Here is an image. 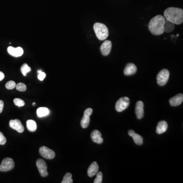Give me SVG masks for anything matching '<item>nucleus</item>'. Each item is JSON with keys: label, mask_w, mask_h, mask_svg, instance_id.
<instances>
[{"label": "nucleus", "mask_w": 183, "mask_h": 183, "mask_svg": "<svg viewBox=\"0 0 183 183\" xmlns=\"http://www.w3.org/2000/svg\"><path fill=\"white\" fill-rule=\"evenodd\" d=\"M165 19L162 15H158L151 20L148 23V30L152 34L156 36L162 35L164 32Z\"/></svg>", "instance_id": "f257e3e1"}, {"label": "nucleus", "mask_w": 183, "mask_h": 183, "mask_svg": "<svg viewBox=\"0 0 183 183\" xmlns=\"http://www.w3.org/2000/svg\"><path fill=\"white\" fill-rule=\"evenodd\" d=\"M165 20L173 23L175 25H181L183 22V10L175 7L167 8L164 12Z\"/></svg>", "instance_id": "f03ea898"}, {"label": "nucleus", "mask_w": 183, "mask_h": 183, "mask_svg": "<svg viewBox=\"0 0 183 183\" xmlns=\"http://www.w3.org/2000/svg\"><path fill=\"white\" fill-rule=\"evenodd\" d=\"M93 28L96 36L100 40H105L108 36V29L103 23H96L94 24Z\"/></svg>", "instance_id": "7ed1b4c3"}, {"label": "nucleus", "mask_w": 183, "mask_h": 183, "mask_svg": "<svg viewBox=\"0 0 183 183\" xmlns=\"http://www.w3.org/2000/svg\"><path fill=\"white\" fill-rule=\"evenodd\" d=\"M169 72L168 70H162L157 75V81L158 84L160 86H164L166 84L169 78Z\"/></svg>", "instance_id": "20e7f679"}, {"label": "nucleus", "mask_w": 183, "mask_h": 183, "mask_svg": "<svg viewBox=\"0 0 183 183\" xmlns=\"http://www.w3.org/2000/svg\"><path fill=\"white\" fill-rule=\"evenodd\" d=\"M14 162L10 158H6L2 161L0 164V172H8L14 167Z\"/></svg>", "instance_id": "39448f33"}, {"label": "nucleus", "mask_w": 183, "mask_h": 183, "mask_svg": "<svg viewBox=\"0 0 183 183\" xmlns=\"http://www.w3.org/2000/svg\"><path fill=\"white\" fill-rule=\"evenodd\" d=\"M130 104V100L128 97H124L119 99L116 102V111L117 112H122L126 109H127Z\"/></svg>", "instance_id": "423d86ee"}, {"label": "nucleus", "mask_w": 183, "mask_h": 183, "mask_svg": "<svg viewBox=\"0 0 183 183\" xmlns=\"http://www.w3.org/2000/svg\"><path fill=\"white\" fill-rule=\"evenodd\" d=\"M36 165L40 174L42 177H46L48 175L47 167L44 160L41 159H39L37 160Z\"/></svg>", "instance_id": "0eeeda50"}, {"label": "nucleus", "mask_w": 183, "mask_h": 183, "mask_svg": "<svg viewBox=\"0 0 183 183\" xmlns=\"http://www.w3.org/2000/svg\"><path fill=\"white\" fill-rule=\"evenodd\" d=\"M92 112L93 109L91 108H88L84 111V114L81 122V126L83 128H87L89 125L90 122V116H91Z\"/></svg>", "instance_id": "6e6552de"}, {"label": "nucleus", "mask_w": 183, "mask_h": 183, "mask_svg": "<svg viewBox=\"0 0 183 183\" xmlns=\"http://www.w3.org/2000/svg\"><path fill=\"white\" fill-rule=\"evenodd\" d=\"M39 153L42 157L47 159H53L55 157V152L45 146L41 147L40 148Z\"/></svg>", "instance_id": "1a4fd4ad"}, {"label": "nucleus", "mask_w": 183, "mask_h": 183, "mask_svg": "<svg viewBox=\"0 0 183 183\" xmlns=\"http://www.w3.org/2000/svg\"><path fill=\"white\" fill-rule=\"evenodd\" d=\"M9 126L11 128L14 129L19 133H23L25 130L23 125L18 119L10 120L9 122Z\"/></svg>", "instance_id": "9d476101"}, {"label": "nucleus", "mask_w": 183, "mask_h": 183, "mask_svg": "<svg viewBox=\"0 0 183 183\" xmlns=\"http://www.w3.org/2000/svg\"><path fill=\"white\" fill-rule=\"evenodd\" d=\"M111 47L112 43L110 40L104 41L100 47V51L102 54L104 56L109 55L111 50Z\"/></svg>", "instance_id": "9b49d317"}, {"label": "nucleus", "mask_w": 183, "mask_h": 183, "mask_svg": "<svg viewBox=\"0 0 183 183\" xmlns=\"http://www.w3.org/2000/svg\"><path fill=\"white\" fill-rule=\"evenodd\" d=\"M7 51L9 53V55L16 58L22 56L23 53V49L20 47H17V48H14L12 46H9L7 48Z\"/></svg>", "instance_id": "f8f14e48"}, {"label": "nucleus", "mask_w": 183, "mask_h": 183, "mask_svg": "<svg viewBox=\"0 0 183 183\" xmlns=\"http://www.w3.org/2000/svg\"><path fill=\"white\" fill-rule=\"evenodd\" d=\"M135 114L137 119H142L144 116V104L142 101H139L135 107Z\"/></svg>", "instance_id": "ddd939ff"}, {"label": "nucleus", "mask_w": 183, "mask_h": 183, "mask_svg": "<svg viewBox=\"0 0 183 183\" xmlns=\"http://www.w3.org/2000/svg\"><path fill=\"white\" fill-rule=\"evenodd\" d=\"M137 72V67L133 63H128L126 66L124 70V73L126 76H130L136 73Z\"/></svg>", "instance_id": "4468645a"}, {"label": "nucleus", "mask_w": 183, "mask_h": 183, "mask_svg": "<svg viewBox=\"0 0 183 183\" xmlns=\"http://www.w3.org/2000/svg\"><path fill=\"white\" fill-rule=\"evenodd\" d=\"M91 137L93 142L97 144H101L103 142V139L101 137V133L99 131L95 130L91 134Z\"/></svg>", "instance_id": "2eb2a0df"}, {"label": "nucleus", "mask_w": 183, "mask_h": 183, "mask_svg": "<svg viewBox=\"0 0 183 183\" xmlns=\"http://www.w3.org/2000/svg\"><path fill=\"white\" fill-rule=\"evenodd\" d=\"M99 170V166L96 161L93 162L87 169V175L89 177H93L97 174Z\"/></svg>", "instance_id": "dca6fc26"}, {"label": "nucleus", "mask_w": 183, "mask_h": 183, "mask_svg": "<svg viewBox=\"0 0 183 183\" xmlns=\"http://www.w3.org/2000/svg\"><path fill=\"white\" fill-rule=\"evenodd\" d=\"M183 95L182 94H178L175 97L172 98L169 100L170 105L172 106H177L180 105L183 102Z\"/></svg>", "instance_id": "f3484780"}, {"label": "nucleus", "mask_w": 183, "mask_h": 183, "mask_svg": "<svg viewBox=\"0 0 183 183\" xmlns=\"http://www.w3.org/2000/svg\"><path fill=\"white\" fill-rule=\"evenodd\" d=\"M168 128V124L165 120H162L159 123L157 128H156V132L159 134L163 133L166 132Z\"/></svg>", "instance_id": "a211bd4d"}, {"label": "nucleus", "mask_w": 183, "mask_h": 183, "mask_svg": "<svg viewBox=\"0 0 183 183\" xmlns=\"http://www.w3.org/2000/svg\"><path fill=\"white\" fill-rule=\"evenodd\" d=\"M50 114V109L47 107H39L37 109V115L38 117H44L48 116Z\"/></svg>", "instance_id": "6ab92c4d"}, {"label": "nucleus", "mask_w": 183, "mask_h": 183, "mask_svg": "<svg viewBox=\"0 0 183 183\" xmlns=\"http://www.w3.org/2000/svg\"><path fill=\"white\" fill-rule=\"evenodd\" d=\"M175 23L169 21L168 20H165V23L164 25V32L166 33H170L173 31L175 29Z\"/></svg>", "instance_id": "aec40b11"}, {"label": "nucleus", "mask_w": 183, "mask_h": 183, "mask_svg": "<svg viewBox=\"0 0 183 183\" xmlns=\"http://www.w3.org/2000/svg\"><path fill=\"white\" fill-rule=\"evenodd\" d=\"M26 127L31 132H35L37 127L36 123L32 120H29L26 121Z\"/></svg>", "instance_id": "412c9836"}, {"label": "nucleus", "mask_w": 183, "mask_h": 183, "mask_svg": "<svg viewBox=\"0 0 183 183\" xmlns=\"http://www.w3.org/2000/svg\"><path fill=\"white\" fill-rule=\"evenodd\" d=\"M134 142L137 145H142L143 144V138L138 134L135 133L132 136Z\"/></svg>", "instance_id": "4be33fe9"}, {"label": "nucleus", "mask_w": 183, "mask_h": 183, "mask_svg": "<svg viewBox=\"0 0 183 183\" xmlns=\"http://www.w3.org/2000/svg\"><path fill=\"white\" fill-rule=\"evenodd\" d=\"M20 70L23 76H26V74L31 71V68L27 64L25 63L22 65L20 68Z\"/></svg>", "instance_id": "5701e85b"}, {"label": "nucleus", "mask_w": 183, "mask_h": 183, "mask_svg": "<svg viewBox=\"0 0 183 183\" xmlns=\"http://www.w3.org/2000/svg\"><path fill=\"white\" fill-rule=\"evenodd\" d=\"M62 183H73V180L72 179V175L70 172H67L65 174L63 178V180L61 182Z\"/></svg>", "instance_id": "b1692460"}, {"label": "nucleus", "mask_w": 183, "mask_h": 183, "mask_svg": "<svg viewBox=\"0 0 183 183\" xmlns=\"http://www.w3.org/2000/svg\"><path fill=\"white\" fill-rule=\"evenodd\" d=\"M15 87H16L17 90L20 91V92H25V91H26V85L24 84L23 83H18L17 85H16Z\"/></svg>", "instance_id": "393cba45"}, {"label": "nucleus", "mask_w": 183, "mask_h": 183, "mask_svg": "<svg viewBox=\"0 0 183 183\" xmlns=\"http://www.w3.org/2000/svg\"><path fill=\"white\" fill-rule=\"evenodd\" d=\"M13 102L14 103L15 105L18 107H22L25 105V102L24 101L20 98H15L13 100Z\"/></svg>", "instance_id": "a878e982"}, {"label": "nucleus", "mask_w": 183, "mask_h": 183, "mask_svg": "<svg viewBox=\"0 0 183 183\" xmlns=\"http://www.w3.org/2000/svg\"><path fill=\"white\" fill-rule=\"evenodd\" d=\"M16 85V83L14 81H10L6 83L5 87L7 89L12 90L15 88Z\"/></svg>", "instance_id": "bb28decb"}, {"label": "nucleus", "mask_w": 183, "mask_h": 183, "mask_svg": "<svg viewBox=\"0 0 183 183\" xmlns=\"http://www.w3.org/2000/svg\"><path fill=\"white\" fill-rule=\"evenodd\" d=\"M97 177L94 180V183H101L102 182L103 175L102 172H97Z\"/></svg>", "instance_id": "cd10ccee"}, {"label": "nucleus", "mask_w": 183, "mask_h": 183, "mask_svg": "<svg viewBox=\"0 0 183 183\" xmlns=\"http://www.w3.org/2000/svg\"><path fill=\"white\" fill-rule=\"evenodd\" d=\"M6 139L4 136L2 132H0V145H4L6 142Z\"/></svg>", "instance_id": "c85d7f7f"}, {"label": "nucleus", "mask_w": 183, "mask_h": 183, "mask_svg": "<svg viewBox=\"0 0 183 183\" xmlns=\"http://www.w3.org/2000/svg\"><path fill=\"white\" fill-rule=\"evenodd\" d=\"M46 77V74L43 71L38 73V78L39 81H43Z\"/></svg>", "instance_id": "c756f323"}, {"label": "nucleus", "mask_w": 183, "mask_h": 183, "mask_svg": "<svg viewBox=\"0 0 183 183\" xmlns=\"http://www.w3.org/2000/svg\"><path fill=\"white\" fill-rule=\"evenodd\" d=\"M4 104V103L3 101L0 100V114L2 113L3 110Z\"/></svg>", "instance_id": "7c9ffc66"}, {"label": "nucleus", "mask_w": 183, "mask_h": 183, "mask_svg": "<svg viewBox=\"0 0 183 183\" xmlns=\"http://www.w3.org/2000/svg\"><path fill=\"white\" fill-rule=\"evenodd\" d=\"M5 78V74L3 72L0 71V81H2Z\"/></svg>", "instance_id": "2f4dec72"}, {"label": "nucleus", "mask_w": 183, "mask_h": 183, "mask_svg": "<svg viewBox=\"0 0 183 183\" xmlns=\"http://www.w3.org/2000/svg\"><path fill=\"white\" fill-rule=\"evenodd\" d=\"M135 133V131L134 130H129L128 131V134L129 135V136H130L131 137H132V136Z\"/></svg>", "instance_id": "473e14b6"}, {"label": "nucleus", "mask_w": 183, "mask_h": 183, "mask_svg": "<svg viewBox=\"0 0 183 183\" xmlns=\"http://www.w3.org/2000/svg\"><path fill=\"white\" fill-rule=\"evenodd\" d=\"M32 105H33V106H35L36 105V103H33Z\"/></svg>", "instance_id": "72a5a7b5"}, {"label": "nucleus", "mask_w": 183, "mask_h": 183, "mask_svg": "<svg viewBox=\"0 0 183 183\" xmlns=\"http://www.w3.org/2000/svg\"><path fill=\"white\" fill-rule=\"evenodd\" d=\"M177 37H178V36H179V35H178H178H177Z\"/></svg>", "instance_id": "f704fd0d"}]
</instances>
